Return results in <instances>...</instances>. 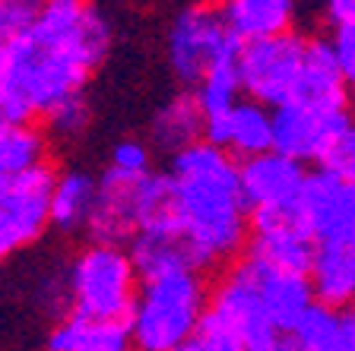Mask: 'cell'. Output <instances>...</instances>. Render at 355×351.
<instances>
[{
    "mask_svg": "<svg viewBox=\"0 0 355 351\" xmlns=\"http://www.w3.org/2000/svg\"><path fill=\"white\" fill-rule=\"evenodd\" d=\"M304 174H308L304 165L273 152V149L251 155V159H241L238 161V190H241L248 213L295 206Z\"/></svg>",
    "mask_w": 355,
    "mask_h": 351,
    "instance_id": "obj_13",
    "label": "cell"
},
{
    "mask_svg": "<svg viewBox=\"0 0 355 351\" xmlns=\"http://www.w3.org/2000/svg\"><path fill=\"white\" fill-rule=\"evenodd\" d=\"M7 51H10V35L0 32V80H3V66H7Z\"/></svg>",
    "mask_w": 355,
    "mask_h": 351,
    "instance_id": "obj_33",
    "label": "cell"
},
{
    "mask_svg": "<svg viewBox=\"0 0 355 351\" xmlns=\"http://www.w3.org/2000/svg\"><path fill=\"white\" fill-rule=\"evenodd\" d=\"M295 213L318 244L355 241V183L327 171H308L295 197Z\"/></svg>",
    "mask_w": 355,
    "mask_h": 351,
    "instance_id": "obj_11",
    "label": "cell"
},
{
    "mask_svg": "<svg viewBox=\"0 0 355 351\" xmlns=\"http://www.w3.org/2000/svg\"><path fill=\"white\" fill-rule=\"evenodd\" d=\"M137 285H140V276L133 269L127 247L92 241L73 256V263L67 269L70 314L127 323Z\"/></svg>",
    "mask_w": 355,
    "mask_h": 351,
    "instance_id": "obj_4",
    "label": "cell"
},
{
    "mask_svg": "<svg viewBox=\"0 0 355 351\" xmlns=\"http://www.w3.org/2000/svg\"><path fill=\"white\" fill-rule=\"evenodd\" d=\"M171 351H197V348H193L191 342H184V345H178V348H171Z\"/></svg>",
    "mask_w": 355,
    "mask_h": 351,
    "instance_id": "obj_35",
    "label": "cell"
},
{
    "mask_svg": "<svg viewBox=\"0 0 355 351\" xmlns=\"http://www.w3.org/2000/svg\"><path fill=\"white\" fill-rule=\"evenodd\" d=\"M191 345L197 351H241V342L232 332V326L222 316H216L209 307H207V314L200 316L197 330L191 336Z\"/></svg>",
    "mask_w": 355,
    "mask_h": 351,
    "instance_id": "obj_27",
    "label": "cell"
},
{
    "mask_svg": "<svg viewBox=\"0 0 355 351\" xmlns=\"http://www.w3.org/2000/svg\"><path fill=\"white\" fill-rule=\"evenodd\" d=\"M324 13L330 29L336 26H355V0H324Z\"/></svg>",
    "mask_w": 355,
    "mask_h": 351,
    "instance_id": "obj_31",
    "label": "cell"
},
{
    "mask_svg": "<svg viewBox=\"0 0 355 351\" xmlns=\"http://www.w3.org/2000/svg\"><path fill=\"white\" fill-rule=\"evenodd\" d=\"M219 13L229 32L244 44L292 32L298 0H222Z\"/></svg>",
    "mask_w": 355,
    "mask_h": 351,
    "instance_id": "obj_18",
    "label": "cell"
},
{
    "mask_svg": "<svg viewBox=\"0 0 355 351\" xmlns=\"http://www.w3.org/2000/svg\"><path fill=\"white\" fill-rule=\"evenodd\" d=\"M108 48L111 26L92 0H44L42 13L10 35L0 89L29 117H44L64 98L80 96Z\"/></svg>",
    "mask_w": 355,
    "mask_h": 351,
    "instance_id": "obj_1",
    "label": "cell"
},
{
    "mask_svg": "<svg viewBox=\"0 0 355 351\" xmlns=\"http://www.w3.org/2000/svg\"><path fill=\"white\" fill-rule=\"evenodd\" d=\"M238 54L222 57L219 64H213L207 73L200 76V82L193 86V102H197L203 120L209 117H222L235 108V102L241 98V82H238Z\"/></svg>",
    "mask_w": 355,
    "mask_h": 351,
    "instance_id": "obj_24",
    "label": "cell"
},
{
    "mask_svg": "<svg viewBox=\"0 0 355 351\" xmlns=\"http://www.w3.org/2000/svg\"><path fill=\"white\" fill-rule=\"evenodd\" d=\"M54 168L42 165L19 177H0V260L26 250L48 231Z\"/></svg>",
    "mask_w": 355,
    "mask_h": 351,
    "instance_id": "obj_10",
    "label": "cell"
},
{
    "mask_svg": "<svg viewBox=\"0 0 355 351\" xmlns=\"http://www.w3.org/2000/svg\"><path fill=\"white\" fill-rule=\"evenodd\" d=\"M96 197V177L86 171H54L51 199H48V225L58 231H80L86 228L89 209Z\"/></svg>",
    "mask_w": 355,
    "mask_h": 351,
    "instance_id": "obj_20",
    "label": "cell"
},
{
    "mask_svg": "<svg viewBox=\"0 0 355 351\" xmlns=\"http://www.w3.org/2000/svg\"><path fill=\"white\" fill-rule=\"evenodd\" d=\"M327 44H330V54L340 66V73L346 82H352L355 76V26H336L327 35Z\"/></svg>",
    "mask_w": 355,
    "mask_h": 351,
    "instance_id": "obj_30",
    "label": "cell"
},
{
    "mask_svg": "<svg viewBox=\"0 0 355 351\" xmlns=\"http://www.w3.org/2000/svg\"><path fill=\"white\" fill-rule=\"evenodd\" d=\"M251 263H254V272H257V294H260V307H263L266 320L273 323L282 336H288L302 323V316L314 307V291L308 285V276L270 269V266L257 263V260H251Z\"/></svg>",
    "mask_w": 355,
    "mask_h": 351,
    "instance_id": "obj_16",
    "label": "cell"
},
{
    "mask_svg": "<svg viewBox=\"0 0 355 351\" xmlns=\"http://www.w3.org/2000/svg\"><path fill=\"white\" fill-rule=\"evenodd\" d=\"M149 133H153L155 146L168 155L200 143L203 139V114H200L191 92H178V96H171L162 108L155 111Z\"/></svg>",
    "mask_w": 355,
    "mask_h": 351,
    "instance_id": "obj_22",
    "label": "cell"
},
{
    "mask_svg": "<svg viewBox=\"0 0 355 351\" xmlns=\"http://www.w3.org/2000/svg\"><path fill=\"white\" fill-rule=\"evenodd\" d=\"M238 48L241 42L229 32L219 3H207V0L184 7L168 29V64L171 73L184 86H197L209 66L238 54Z\"/></svg>",
    "mask_w": 355,
    "mask_h": 351,
    "instance_id": "obj_6",
    "label": "cell"
},
{
    "mask_svg": "<svg viewBox=\"0 0 355 351\" xmlns=\"http://www.w3.org/2000/svg\"><path fill=\"white\" fill-rule=\"evenodd\" d=\"M308 285L314 304L324 307H352L355 298V241L318 244L308 266Z\"/></svg>",
    "mask_w": 355,
    "mask_h": 351,
    "instance_id": "obj_17",
    "label": "cell"
},
{
    "mask_svg": "<svg viewBox=\"0 0 355 351\" xmlns=\"http://www.w3.org/2000/svg\"><path fill=\"white\" fill-rule=\"evenodd\" d=\"M165 174H118L105 171L96 181V197L86 219V234L96 244H118L124 247L143 225L165 209Z\"/></svg>",
    "mask_w": 355,
    "mask_h": 351,
    "instance_id": "obj_5",
    "label": "cell"
},
{
    "mask_svg": "<svg viewBox=\"0 0 355 351\" xmlns=\"http://www.w3.org/2000/svg\"><path fill=\"white\" fill-rule=\"evenodd\" d=\"M276 351H308V348H304V345H298L292 336H282V342H279V348H276Z\"/></svg>",
    "mask_w": 355,
    "mask_h": 351,
    "instance_id": "obj_34",
    "label": "cell"
},
{
    "mask_svg": "<svg viewBox=\"0 0 355 351\" xmlns=\"http://www.w3.org/2000/svg\"><path fill=\"white\" fill-rule=\"evenodd\" d=\"M127 244H130V247H127L130 263L140 278L165 276V272H181V269L203 272L197 263V256H193V250L187 247V241L178 234V228L171 225L165 209L155 215L149 225H143ZM203 276H207V272H203Z\"/></svg>",
    "mask_w": 355,
    "mask_h": 351,
    "instance_id": "obj_14",
    "label": "cell"
},
{
    "mask_svg": "<svg viewBox=\"0 0 355 351\" xmlns=\"http://www.w3.org/2000/svg\"><path fill=\"white\" fill-rule=\"evenodd\" d=\"M26 120H32V117L19 108V102H16L10 92L0 89V130H7V127H13V124H26Z\"/></svg>",
    "mask_w": 355,
    "mask_h": 351,
    "instance_id": "obj_32",
    "label": "cell"
},
{
    "mask_svg": "<svg viewBox=\"0 0 355 351\" xmlns=\"http://www.w3.org/2000/svg\"><path fill=\"white\" fill-rule=\"evenodd\" d=\"M304 44H308V38L298 32L244 42L235 60L241 96L263 105V108H276L286 102L302 76Z\"/></svg>",
    "mask_w": 355,
    "mask_h": 351,
    "instance_id": "obj_7",
    "label": "cell"
},
{
    "mask_svg": "<svg viewBox=\"0 0 355 351\" xmlns=\"http://www.w3.org/2000/svg\"><path fill=\"white\" fill-rule=\"evenodd\" d=\"M314 168L327 171V174H333V177H343V181H355V124L346 127V130L320 152Z\"/></svg>",
    "mask_w": 355,
    "mask_h": 351,
    "instance_id": "obj_26",
    "label": "cell"
},
{
    "mask_svg": "<svg viewBox=\"0 0 355 351\" xmlns=\"http://www.w3.org/2000/svg\"><path fill=\"white\" fill-rule=\"evenodd\" d=\"M165 213L203 272L229 266L248 247V206L238 190V159L200 139L171 155Z\"/></svg>",
    "mask_w": 355,
    "mask_h": 351,
    "instance_id": "obj_2",
    "label": "cell"
},
{
    "mask_svg": "<svg viewBox=\"0 0 355 351\" xmlns=\"http://www.w3.org/2000/svg\"><path fill=\"white\" fill-rule=\"evenodd\" d=\"M111 171L118 174H146L153 171V159H149V146L140 139H121L118 146L111 149Z\"/></svg>",
    "mask_w": 355,
    "mask_h": 351,
    "instance_id": "obj_28",
    "label": "cell"
},
{
    "mask_svg": "<svg viewBox=\"0 0 355 351\" xmlns=\"http://www.w3.org/2000/svg\"><path fill=\"white\" fill-rule=\"evenodd\" d=\"M248 253L251 260L282 272H302L308 276L314 241L298 222L295 206L286 209H260L248 213Z\"/></svg>",
    "mask_w": 355,
    "mask_h": 351,
    "instance_id": "obj_12",
    "label": "cell"
},
{
    "mask_svg": "<svg viewBox=\"0 0 355 351\" xmlns=\"http://www.w3.org/2000/svg\"><path fill=\"white\" fill-rule=\"evenodd\" d=\"M207 307L232 326L241 342V351H276L282 332L266 320L257 294V272L248 256L225 266L219 278L209 285Z\"/></svg>",
    "mask_w": 355,
    "mask_h": 351,
    "instance_id": "obj_8",
    "label": "cell"
},
{
    "mask_svg": "<svg viewBox=\"0 0 355 351\" xmlns=\"http://www.w3.org/2000/svg\"><path fill=\"white\" fill-rule=\"evenodd\" d=\"M308 351H355V316L352 307H324L314 304L302 316L295 330L288 332Z\"/></svg>",
    "mask_w": 355,
    "mask_h": 351,
    "instance_id": "obj_21",
    "label": "cell"
},
{
    "mask_svg": "<svg viewBox=\"0 0 355 351\" xmlns=\"http://www.w3.org/2000/svg\"><path fill=\"white\" fill-rule=\"evenodd\" d=\"M86 127H89V102L83 98V92L64 98V102L54 105L44 114V130L58 139H76V136H83Z\"/></svg>",
    "mask_w": 355,
    "mask_h": 351,
    "instance_id": "obj_25",
    "label": "cell"
},
{
    "mask_svg": "<svg viewBox=\"0 0 355 351\" xmlns=\"http://www.w3.org/2000/svg\"><path fill=\"white\" fill-rule=\"evenodd\" d=\"M209 285L203 272H165L140 278L127 314L130 351H171L191 342L200 316L207 314Z\"/></svg>",
    "mask_w": 355,
    "mask_h": 351,
    "instance_id": "obj_3",
    "label": "cell"
},
{
    "mask_svg": "<svg viewBox=\"0 0 355 351\" xmlns=\"http://www.w3.org/2000/svg\"><path fill=\"white\" fill-rule=\"evenodd\" d=\"M270 124H273V152L295 159L298 165L308 168V165H318L320 152L346 127H352V114L340 105L288 98L270 108Z\"/></svg>",
    "mask_w": 355,
    "mask_h": 351,
    "instance_id": "obj_9",
    "label": "cell"
},
{
    "mask_svg": "<svg viewBox=\"0 0 355 351\" xmlns=\"http://www.w3.org/2000/svg\"><path fill=\"white\" fill-rule=\"evenodd\" d=\"M48 351H130L127 323L67 314L48 336Z\"/></svg>",
    "mask_w": 355,
    "mask_h": 351,
    "instance_id": "obj_19",
    "label": "cell"
},
{
    "mask_svg": "<svg viewBox=\"0 0 355 351\" xmlns=\"http://www.w3.org/2000/svg\"><path fill=\"white\" fill-rule=\"evenodd\" d=\"M44 0H0V32L16 35L42 13Z\"/></svg>",
    "mask_w": 355,
    "mask_h": 351,
    "instance_id": "obj_29",
    "label": "cell"
},
{
    "mask_svg": "<svg viewBox=\"0 0 355 351\" xmlns=\"http://www.w3.org/2000/svg\"><path fill=\"white\" fill-rule=\"evenodd\" d=\"M48 165V133L38 124H13L0 130V177H19Z\"/></svg>",
    "mask_w": 355,
    "mask_h": 351,
    "instance_id": "obj_23",
    "label": "cell"
},
{
    "mask_svg": "<svg viewBox=\"0 0 355 351\" xmlns=\"http://www.w3.org/2000/svg\"><path fill=\"white\" fill-rule=\"evenodd\" d=\"M203 139L219 149H225V152L238 161L266 152V149H273L270 108L251 102V98H238L229 114L203 120Z\"/></svg>",
    "mask_w": 355,
    "mask_h": 351,
    "instance_id": "obj_15",
    "label": "cell"
}]
</instances>
